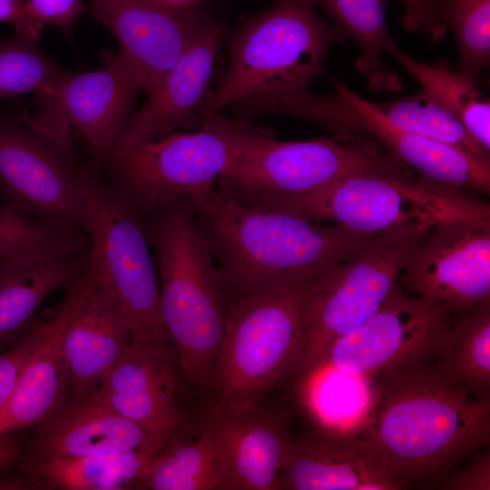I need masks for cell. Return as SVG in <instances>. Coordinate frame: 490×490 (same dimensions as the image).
I'll use <instances>...</instances> for the list:
<instances>
[{"instance_id": "6da1fadb", "label": "cell", "mask_w": 490, "mask_h": 490, "mask_svg": "<svg viewBox=\"0 0 490 490\" xmlns=\"http://www.w3.org/2000/svg\"><path fill=\"white\" fill-rule=\"evenodd\" d=\"M357 436L406 486L432 481L489 443L490 397L462 391L428 360L416 362L372 379Z\"/></svg>"}, {"instance_id": "7a4b0ae2", "label": "cell", "mask_w": 490, "mask_h": 490, "mask_svg": "<svg viewBox=\"0 0 490 490\" xmlns=\"http://www.w3.org/2000/svg\"><path fill=\"white\" fill-rule=\"evenodd\" d=\"M191 202L217 260L227 306L248 296L304 286L377 236L259 210L217 189Z\"/></svg>"}, {"instance_id": "3957f363", "label": "cell", "mask_w": 490, "mask_h": 490, "mask_svg": "<svg viewBox=\"0 0 490 490\" xmlns=\"http://www.w3.org/2000/svg\"><path fill=\"white\" fill-rule=\"evenodd\" d=\"M142 219L155 252L165 328L191 390L207 405L228 309L219 268L190 200Z\"/></svg>"}, {"instance_id": "277c9868", "label": "cell", "mask_w": 490, "mask_h": 490, "mask_svg": "<svg viewBox=\"0 0 490 490\" xmlns=\"http://www.w3.org/2000/svg\"><path fill=\"white\" fill-rule=\"evenodd\" d=\"M466 192L415 175L366 172L316 190L243 203L375 236L426 230L454 220L490 218L489 206Z\"/></svg>"}, {"instance_id": "5b68a950", "label": "cell", "mask_w": 490, "mask_h": 490, "mask_svg": "<svg viewBox=\"0 0 490 490\" xmlns=\"http://www.w3.org/2000/svg\"><path fill=\"white\" fill-rule=\"evenodd\" d=\"M316 4L276 0L239 26L228 46V71L209 94L203 117L248 98L309 90L325 72L330 45L348 37L318 15Z\"/></svg>"}, {"instance_id": "8992f818", "label": "cell", "mask_w": 490, "mask_h": 490, "mask_svg": "<svg viewBox=\"0 0 490 490\" xmlns=\"http://www.w3.org/2000/svg\"><path fill=\"white\" fill-rule=\"evenodd\" d=\"M262 129L220 112L198 131L112 150L102 169L142 216L166 203L202 199Z\"/></svg>"}, {"instance_id": "52a82bcc", "label": "cell", "mask_w": 490, "mask_h": 490, "mask_svg": "<svg viewBox=\"0 0 490 490\" xmlns=\"http://www.w3.org/2000/svg\"><path fill=\"white\" fill-rule=\"evenodd\" d=\"M90 237L89 261L141 348L175 353L162 311L154 259L141 213L109 180L80 165Z\"/></svg>"}, {"instance_id": "ba28073f", "label": "cell", "mask_w": 490, "mask_h": 490, "mask_svg": "<svg viewBox=\"0 0 490 490\" xmlns=\"http://www.w3.org/2000/svg\"><path fill=\"white\" fill-rule=\"evenodd\" d=\"M307 285L248 296L228 306L207 406L258 405L293 377L303 340Z\"/></svg>"}, {"instance_id": "9c48e42d", "label": "cell", "mask_w": 490, "mask_h": 490, "mask_svg": "<svg viewBox=\"0 0 490 490\" xmlns=\"http://www.w3.org/2000/svg\"><path fill=\"white\" fill-rule=\"evenodd\" d=\"M366 172L415 175L377 139L334 136L280 142L261 130L216 183V189L241 202L295 194Z\"/></svg>"}, {"instance_id": "30bf717a", "label": "cell", "mask_w": 490, "mask_h": 490, "mask_svg": "<svg viewBox=\"0 0 490 490\" xmlns=\"http://www.w3.org/2000/svg\"><path fill=\"white\" fill-rule=\"evenodd\" d=\"M429 230L377 235L308 283L303 340L293 377L377 310L397 284L410 250Z\"/></svg>"}, {"instance_id": "8fae6325", "label": "cell", "mask_w": 490, "mask_h": 490, "mask_svg": "<svg viewBox=\"0 0 490 490\" xmlns=\"http://www.w3.org/2000/svg\"><path fill=\"white\" fill-rule=\"evenodd\" d=\"M0 202L47 227L86 232L80 165L15 108L0 111Z\"/></svg>"}, {"instance_id": "7c38bea8", "label": "cell", "mask_w": 490, "mask_h": 490, "mask_svg": "<svg viewBox=\"0 0 490 490\" xmlns=\"http://www.w3.org/2000/svg\"><path fill=\"white\" fill-rule=\"evenodd\" d=\"M453 315L436 300L407 295L397 283L377 310L338 338L318 362L374 379L427 361L442 348Z\"/></svg>"}, {"instance_id": "4fadbf2b", "label": "cell", "mask_w": 490, "mask_h": 490, "mask_svg": "<svg viewBox=\"0 0 490 490\" xmlns=\"http://www.w3.org/2000/svg\"><path fill=\"white\" fill-rule=\"evenodd\" d=\"M397 283L454 314L490 299V218L454 220L431 228L410 250Z\"/></svg>"}, {"instance_id": "5bb4252c", "label": "cell", "mask_w": 490, "mask_h": 490, "mask_svg": "<svg viewBox=\"0 0 490 490\" xmlns=\"http://www.w3.org/2000/svg\"><path fill=\"white\" fill-rule=\"evenodd\" d=\"M97 395L113 409L166 442L186 433L204 407H196L173 353L130 345L109 371Z\"/></svg>"}, {"instance_id": "9a60e30c", "label": "cell", "mask_w": 490, "mask_h": 490, "mask_svg": "<svg viewBox=\"0 0 490 490\" xmlns=\"http://www.w3.org/2000/svg\"><path fill=\"white\" fill-rule=\"evenodd\" d=\"M94 18L119 43L152 95L166 74L217 21L193 6L162 0H87Z\"/></svg>"}, {"instance_id": "2e32d148", "label": "cell", "mask_w": 490, "mask_h": 490, "mask_svg": "<svg viewBox=\"0 0 490 490\" xmlns=\"http://www.w3.org/2000/svg\"><path fill=\"white\" fill-rule=\"evenodd\" d=\"M23 443L18 466L56 458L143 451L155 453L165 442L113 409L94 391L70 396Z\"/></svg>"}, {"instance_id": "e0dca14e", "label": "cell", "mask_w": 490, "mask_h": 490, "mask_svg": "<svg viewBox=\"0 0 490 490\" xmlns=\"http://www.w3.org/2000/svg\"><path fill=\"white\" fill-rule=\"evenodd\" d=\"M201 419L216 443L225 490H277L292 436L267 402L240 408L205 406Z\"/></svg>"}, {"instance_id": "ac0fdd59", "label": "cell", "mask_w": 490, "mask_h": 490, "mask_svg": "<svg viewBox=\"0 0 490 490\" xmlns=\"http://www.w3.org/2000/svg\"><path fill=\"white\" fill-rule=\"evenodd\" d=\"M224 25L216 22L166 74L156 92L122 126L113 149L154 141L200 126ZM112 152V151H111Z\"/></svg>"}, {"instance_id": "d6986e66", "label": "cell", "mask_w": 490, "mask_h": 490, "mask_svg": "<svg viewBox=\"0 0 490 490\" xmlns=\"http://www.w3.org/2000/svg\"><path fill=\"white\" fill-rule=\"evenodd\" d=\"M141 90L138 70L121 51L103 67L71 74L63 83L58 95L62 115L88 147L94 171L102 169Z\"/></svg>"}, {"instance_id": "ffe728a7", "label": "cell", "mask_w": 490, "mask_h": 490, "mask_svg": "<svg viewBox=\"0 0 490 490\" xmlns=\"http://www.w3.org/2000/svg\"><path fill=\"white\" fill-rule=\"evenodd\" d=\"M406 485L363 438L320 433L291 438L279 477L287 490H395Z\"/></svg>"}, {"instance_id": "44dd1931", "label": "cell", "mask_w": 490, "mask_h": 490, "mask_svg": "<svg viewBox=\"0 0 490 490\" xmlns=\"http://www.w3.org/2000/svg\"><path fill=\"white\" fill-rule=\"evenodd\" d=\"M97 282L88 262L80 279L67 289L64 309L54 328L24 368L5 407L0 412V436L32 428L60 407L70 397V381L61 338L64 327L87 299Z\"/></svg>"}, {"instance_id": "7402d4cb", "label": "cell", "mask_w": 490, "mask_h": 490, "mask_svg": "<svg viewBox=\"0 0 490 490\" xmlns=\"http://www.w3.org/2000/svg\"><path fill=\"white\" fill-rule=\"evenodd\" d=\"M61 345L72 397L93 393L129 348L128 326L98 276L91 294L66 321Z\"/></svg>"}, {"instance_id": "603a6c76", "label": "cell", "mask_w": 490, "mask_h": 490, "mask_svg": "<svg viewBox=\"0 0 490 490\" xmlns=\"http://www.w3.org/2000/svg\"><path fill=\"white\" fill-rule=\"evenodd\" d=\"M89 249L58 255L16 254L0 260V351L29 329L44 299L82 276Z\"/></svg>"}, {"instance_id": "cb8c5ba5", "label": "cell", "mask_w": 490, "mask_h": 490, "mask_svg": "<svg viewBox=\"0 0 490 490\" xmlns=\"http://www.w3.org/2000/svg\"><path fill=\"white\" fill-rule=\"evenodd\" d=\"M136 489L225 490L219 451L201 419L166 441L150 458Z\"/></svg>"}, {"instance_id": "d4e9b609", "label": "cell", "mask_w": 490, "mask_h": 490, "mask_svg": "<svg viewBox=\"0 0 490 490\" xmlns=\"http://www.w3.org/2000/svg\"><path fill=\"white\" fill-rule=\"evenodd\" d=\"M303 404L320 434L357 436L368 410L371 381L318 362L300 375Z\"/></svg>"}, {"instance_id": "484cf974", "label": "cell", "mask_w": 490, "mask_h": 490, "mask_svg": "<svg viewBox=\"0 0 490 490\" xmlns=\"http://www.w3.org/2000/svg\"><path fill=\"white\" fill-rule=\"evenodd\" d=\"M434 358L437 372L459 389L490 397V299L453 315L448 335Z\"/></svg>"}, {"instance_id": "4316f807", "label": "cell", "mask_w": 490, "mask_h": 490, "mask_svg": "<svg viewBox=\"0 0 490 490\" xmlns=\"http://www.w3.org/2000/svg\"><path fill=\"white\" fill-rule=\"evenodd\" d=\"M316 3L358 45L360 53L355 66L366 77L368 88L373 92L401 91L400 77L387 68L382 60L390 39L385 0H316Z\"/></svg>"}, {"instance_id": "83f0119b", "label": "cell", "mask_w": 490, "mask_h": 490, "mask_svg": "<svg viewBox=\"0 0 490 490\" xmlns=\"http://www.w3.org/2000/svg\"><path fill=\"white\" fill-rule=\"evenodd\" d=\"M154 453L129 451L73 458H56L33 466L46 489L122 490L136 489Z\"/></svg>"}, {"instance_id": "f1b7e54d", "label": "cell", "mask_w": 490, "mask_h": 490, "mask_svg": "<svg viewBox=\"0 0 490 490\" xmlns=\"http://www.w3.org/2000/svg\"><path fill=\"white\" fill-rule=\"evenodd\" d=\"M387 51L421 84L423 91L456 117L485 149H490V103L477 85L448 69L427 65L404 53L390 38Z\"/></svg>"}, {"instance_id": "f546056e", "label": "cell", "mask_w": 490, "mask_h": 490, "mask_svg": "<svg viewBox=\"0 0 490 490\" xmlns=\"http://www.w3.org/2000/svg\"><path fill=\"white\" fill-rule=\"evenodd\" d=\"M71 74L48 57L36 40L16 34L0 38V100L34 93L59 112V92Z\"/></svg>"}, {"instance_id": "4dcf8cb0", "label": "cell", "mask_w": 490, "mask_h": 490, "mask_svg": "<svg viewBox=\"0 0 490 490\" xmlns=\"http://www.w3.org/2000/svg\"><path fill=\"white\" fill-rule=\"evenodd\" d=\"M376 104L395 126L455 147L481 162L490 163L489 150L423 90L410 97Z\"/></svg>"}, {"instance_id": "1f68e13d", "label": "cell", "mask_w": 490, "mask_h": 490, "mask_svg": "<svg viewBox=\"0 0 490 490\" xmlns=\"http://www.w3.org/2000/svg\"><path fill=\"white\" fill-rule=\"evenodd\" d=\"M429 1L456 37L460 54L456 73L477 85L490 62V0Z\"/></svg>"}, {"instance_id": "d6a6232c", "label": "cell", "mask_w": 490, "mask_h": 490, "mask_svg": "<svg viewBox=\"0 0 490 490\" xmlns=\"http://www.w3.org/2000/svg\"><path fill=\"white\" fill-rule=\"evenodd\" d=\"M85 231L41 225L20 217L0 202V260L13 255H58L88 249Z\"/></svg>"}, {"instance_id": "836d02e7", "label": "cell", "mask_w": 490, "mask_h": 490, "mask_svg": "<svg viewBox=\"0 0 490 490\" xmlns=\"http://www.w3.org/2000/svg\"><path fill=\"white\" fill-rule=\"evenodd\" d=\"M64 305L63 299L54 309L37 314L26 333L13 346L0 351V412L11 397L33 354L59 318Z\"/></svg>"}, {"instance_id": "e575fe53", "label": "cell", "mask_w": 490, "mask_h": 490, "mask_svg": "<svg viewBox=\"0 0 490 490\" xmlns=\"http://www.w3.org/2000/svg\"><path fill=\"white\" fill-rule=\"evenodd\" d=\"M30 12L71 37L76 22L87 10L83 0H23Z\"/></svg>"}, {"instance_id": "d590c367", "label": "cell", "mask_w": 490, "mask_h": 490, "mask_svg": "<svg viewBox=\"0 0 490 490\" xmlns=\"http://www.w3.org/2000/svg\"><path fill=\"white\" fill-rule=\"evenodd\" d=\"M441 488L448 490H489L490 452L478 451L462 469L448 475Z\"/></svg>"}, {"instance_id": "8d00e7d4", "label": "cell", "mask_w": 490, "mask_h": 490, "mask_svg": "<svg viewBox=\"0 0 490 490\" xmlns=\"http://www.w3.org/2000/svg\"><path fill=\"white\" fill-rule=\"evenodd\" d=\"M405 6L402 19L404 28L419 32L434 42L440 41L446 27L437 18L429 0H401Z\"/></svg>"}, {"instance_id": "74e56055", "label": "cell", "mask_w": 490, "mask_h": 490, "mask_svg": "<svg viewBox=\"0 0 490 490\" xmlns=\"http://www.w3.org/2000/svg\"><path fill=\"white\" fill-rule=\"evenodd\" d=\"M0 22L13 24L16 35L36 41L45 25L30 12L23 0H0Z\"/></svg>"}, {"instance_id": "f35d334b", "label": "cell", "mask_w": 490, "mask_h": 490, "mask_svg": "<svg viewBox=\"0 0 490 490\" xmlns=\"http://www.w3.org/2000/svg\"><path fill=\"white\" fill-rule=\"evenodd\" d=\"M13 435L14 433L0 436V467L14 466L19 462L24 441Z\"/></svg>"}, {"instance_id": "ab89813d", "label": "cell", "mask_w": 490, "mask_h": 490, "mask_svg": "<svg viewBox=\"0 0 490 490\" xmlns=\"http://www.w3.org/2000/svg\"><path fill=\"white\" fill-rule=\"evenodd\" d=\"M169 5L176 6H193L197 0H162Z\"/></svg>"}]
</instances>
